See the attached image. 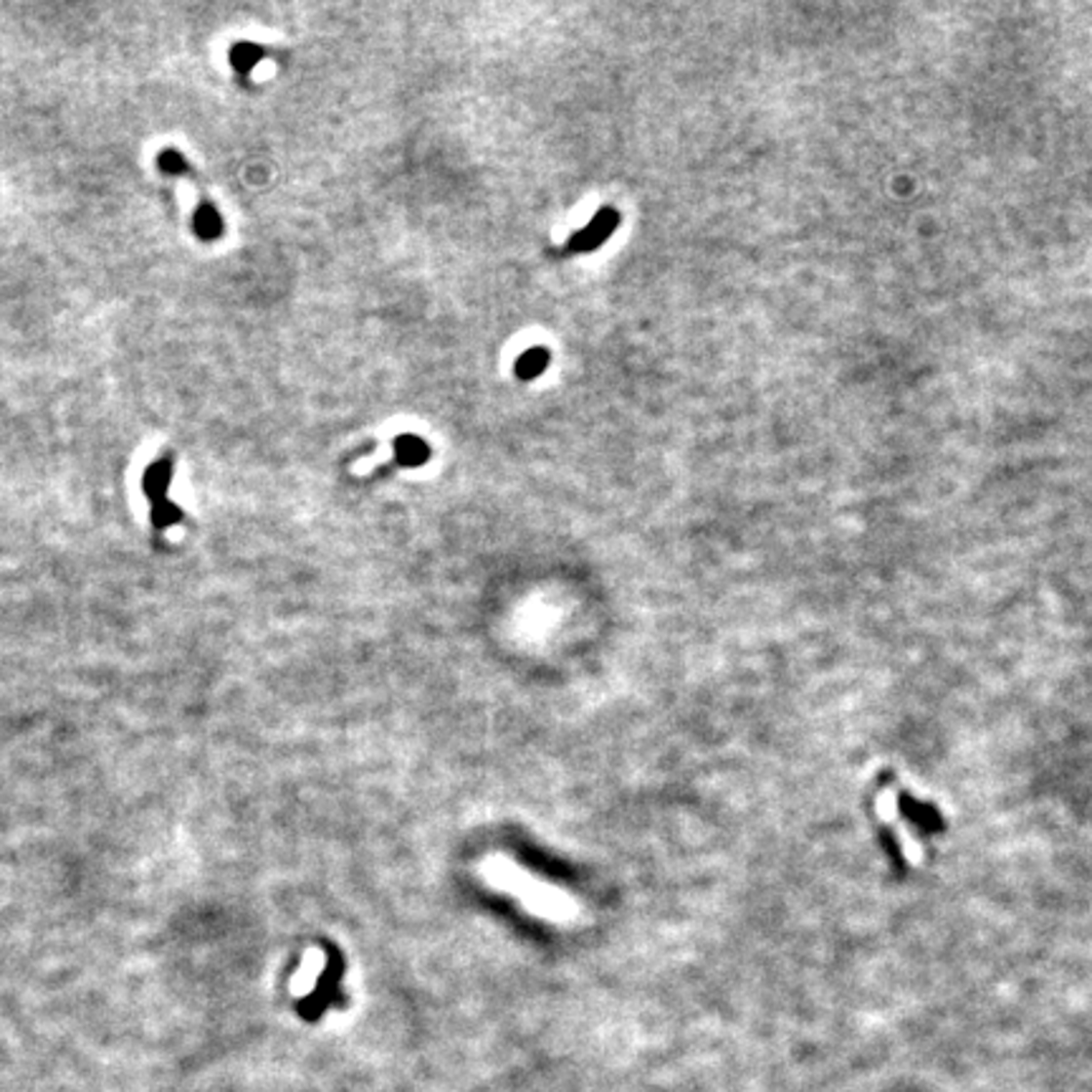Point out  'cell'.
<instances>
[{
    "mask_svg": "<svg viewBox=\"0 0 1092 1092\" xmlns=\"http://www.w3.org/2000/svg\"><path fill=\"white\" fill-rule=\"evenodd\" d=\"M898 807H900V814H903V819H906L908 825L918 827L920 835L944 832V827H946L944 817L938 814V809L933 807V804L918 801L916 797H911L908 792H903V789L898 792Z\"/></svg>",
    "mask_w": 1092,
    "mask_h": 1092,
    "instance_id": "1",
    "label": "cell"
},
{
    "mask_svg": "<svg viewBox=\"0 0 1092 1092\" xmlns=\"http://www.w3.org/2000/svg\"><path fill=\"white\" fill-rule=\"evenodd\" d=\"M617 223H620L617 213L609 211V208H604V211H600L595 217H592V223L587 225V228L579 230V233H574V238H571V243H569V249L571 251H595L600 243H604L609 236H612L614 228H617Z\"/></svg>",
    "mask_w": 1092,
    "mask_h": 1092,
    "instance_id": "2",
    "label": "cell"
},
{
    "mask_svg": "<svg viewBox=\"0 0 1092 1092\" xmlns=\"http://www.w3.org/2000/svg\"><path fill=\"white\" fill-rule=\"evenodd\" d=\"M395 455H398V460L403 463V466L415 468L428 460L430 450L420 438H415V435H403V438L395 441Z\"/></svg>",
    "mask_w": 1092,
    "mask_h": 1092,
    "instance_id": "3",
    "label": "cell"
},
{
    "mask_svg": "<svg viewBox=\"0 0 1092 1092\" xmlns=\"http://www.w3.org/2000/svg\"><path fill=\"white\" fill-rule=\"evenodd\" d=\"M546 367H549V352L544 347H534L519 357L516 374H519V379H534L544 372Z\"/></svg>",
    "mask_w": 1092,
    "mask_h": 1092,
    "instance_id": "4",
    "label": "cell"
}]
</instances>
